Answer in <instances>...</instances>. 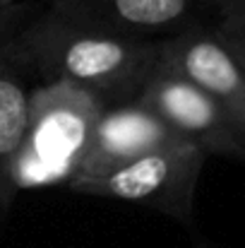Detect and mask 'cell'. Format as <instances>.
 <instances>
[{
    "label": "cell",
    "mask_w": 245,
    "mask_h": 248,
    "mask_svg": "<svg viewBox=\"0 0 245 248\" xmlns=\"http://www.w3.org/2000/svg\"><path fill=\"white\" fill-rule=\"evenodd\" d=\"M12 51L29 78L68 82L91 92L106 106L137 99L161 63V41L106 34L53 15L48 7L24 22Z\"/></svg>",
    "instance_id": "1"
},
{
    "label": "cell",
    "mask_w": 245,
    "mask_h": 248,
    "mask_svg": "<svg viewBox=\"0 0 245 248\" xmlns=\"http://www.w3.org/2000/svg\"><path fill=\"white\" fill-rule=\"evenodd\" d=\"M106 104L68 82H43L31 89L27 130L10 169V190L70 186L82 171L94 128Z\"/></svg>",
    "instance_id": "2"
},
{
    "label": "cell",
    "mask_w": 245,
    "mask_h": 248,
    "mask_svg": "<svg viewBox=\"0 0 245 248\" xmlns=\"http://www.w3.org/2000/svg\"><path fill=\"white\" fill-rule=\"evenodd\" d=\"M204 162L207 155L200 147L173 138L108 176L72 181L68 188L89 198L142 205L190 224Z\"/></svg>",
    "instance_id": "3"
},
{
    "label": "cell",
    "mask_w": 245,
    "mask_h": 248,
    "mask_svg": "<svg viewBox=\"0 0 245 248\" xmlns=\"http://www.w3.org/2000/svg\"><path fill=\"white\" fill-rule=\"evenodd\" d=\"M137 101L154 111L175 138L200 147L207 157L245 159V138L224 108L161 63L140 89Z\"/></svg>",
    "instance_id": "4"
},
{
    "label": "cell",
    "mask_w": 245,
    "mask_h": 248,
    "mask_svg": "<svg viewBox=\"0 0 245 248\" xmlns=\"http://www.w3.org/2000/svg\"><path fill=\"white\" fill-rule=\"evenodd\" d=\"M161 68L212 96L245 138V73L214 27L192 24L161 39Z\"/></svg>",
    "instance_id": "5"
},
{
    "label": "cell",
    "mask_w": 245,
    "mask_h": 248,
    "mask_svg": "<svg viewBox=\"0 0 245 248\" xmlns=\"http://www.w3.org/2000/svg\"><path fill=\"white\" fill-rule=\"evenodd\" d=\"M200 0H58L48 10L84 27L130 36L168 39L195 24Z\"/></svg>",
    "instance_id": "6"
},
{
    "label": "cell",
    "mask_w": 245,
    "mask_h": 248,
    "mask_svg": "<svg viewBox=\"0 0 245 248\" xmlns=\"http://www.w3.org/2000/svg\"><path fill=\"white\" fill-rule=\"evenodd\" d=\"M173 138L175 135L163 125L161 118L137 99L106 106L75 181L108 176Z\"/></svg>",
    "instance_id": "7"
},
{
    "label": "cell",
    "mask_w": 245,
    "mask_h": 248,
    "mask_svg": "<svg viewBox=\"0 0 245 248\" xmlns=\"http://www.w3.org/2000/svg\"><path fill=\"white\" fill-rule=\"evenodd\" d=\"M24 22L27 10L22 5L0 12V207H7L14 200L10 190V169L19 152L29 118V73L12 51V41Z\"/></svg>",
    "instance_id": "8"
},
{
    "label": "cell",
    "mask_w": 245,
    "mask_h": 248,
    "mask_svg": "<svg viewBox=\"0 0 245 248\" xmlns=\"http://www.w3.org/2000/svg\"><path fill=\"white\" fill-rule=\"evenodd\" d=\"M216 17H219V19H216L214 29H216L221 36H226V39H231V41L245 46V0L229 2L224 10L216 12Z\"/></svg>",
    "instance_id": "9"
},
{
    "label": "cell",
    "mask_w": 245,
    "mask_h": 248,
    "mask_svg": "<svg viewBox=\"0 0 245 248\" xmlns=\"http://www.w3.org/2000/svg\"><path fill=\"white\" fill-rule=\"evenodd\" d=\"M224 41L229 44V48L233 51L236 61L241 63V68H243V73H245V46H241V44H236V41H231V39H226V36H224Z\"/></svg>",
    "instance_id": "10"
},
{
    "label": "cell",
    "mask_w": 245,
    "mask_h": 248,
    "mask_svg": "<svg viewBox=\"0 0 245 248\" xmlns=\"http://www.w3.org/2000/svg\"><path fill=\"white\" fill-rule=\"evenodd\" d=\"M229 2H233V0H200V5L202 7H212L214 12H219V10H224Z\"/></svg>",
    "instance_id": "11"
},
{
    "label": "cell",
    "mask_w": 245,
    "mask_h": 248,
    "mask_svg": "<svg viewBox=\"0 0 245 248\" xmlns=\"http://www.w3.org/2000/svg\"><path fill=\"white\" fill-rule=\"evenodd\" d=\"M14 5H19V0H0V12L7 7H14Z\"/></svg>",
    "instance_id": "12"
},
{
    "label": "cell",
    "mask_w": 245,
    "mask_h": 248,
    "mask_svg": "<svg viewBox=\"0 0 245 248\" xmlns=\"http://www.w3.org/2000/svg\"><path fill=\"white\" fill-rule=\"evenodd\" d=\"M43 2H46V5H53V2H58V0H43Z\"/></svg>",
    "instance_id": "13"
},
{
    "label": "cell",
    "mask_w": 245,
    "mask_h": 248,
    "mask_svg": "<svg viewBox=\"0 0 245 248\" xmlns=\"http://www.w3.org/2000/svg\"><path fill=\"white\" fill-rule=\"evenodd\" d=\"M197 248H212V246H207V244H200V246H197Z\"/></svg>",
    "instance_id": "14"
}]
</instances>
